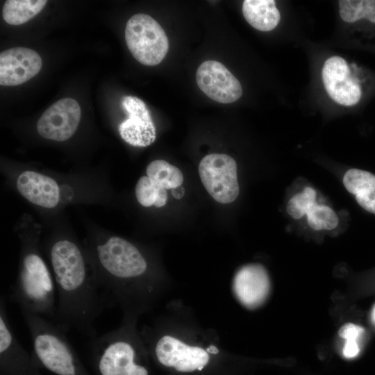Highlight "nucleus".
<instances>
[{"mask_svg":"<svg viewBox=\"0 0 375 375\" xmlns=\"http://www.w3.org/2000/svg\"><path fill=\"white\" fill-rule=\"evenodd\" d=\"M49 254L57 295L53 322L66 333L74 330L90 339L95 338L97 319L112 306L94 274H89L80 247L69 240H59L51 245Z\"/></svg>","mask_w":375,"mask_h":375,"instance_id":"1","label":"nucleus"},{"mask_svg":"<svg viewBox=\"0 0 375 375\" xmlns=\"http://www.w3.org/2000/svg\"><path fill=\"white\" fill-rule=\"evenodd\" d=\"M94 254L99 269L94 273L101 290L112 306H120L123 322H135L158 289L147 278V259L136 246L117 236L97 244Z\"/></svg>","mask_w":375,"mask_h":375,"instance_id":"2","label":"nucleus"},{"mask_svg":"<svg viewBox=\"0 0 375 375\" xmlns=\"http://www.w3.org/2000/svg\"><path fill=\"white\" fill-rule=\"evenodd\" d=\"M135 324L122 322L119 327L91 339L100 375H149L138 362L144 344Z\"/></svg>","mask_w":375,"mask_h":375,"instance_id":"3","label":"nucleus"},{"mask_svg":"<svg viewBox=\"0 0 375 375\" xmlns=\"http://www.w3.org/2000/svg\"><path fill=\"white\" fill-rule=\"evenodd\" d=\"M140 336L160 364L180 372L202 370L212 353L210 348L185 342L158 328H147Z\"/></svg>","mask_w":375,"mask_h":375,"instance_id":"4","label":"nucleus"},{"mask_svg":"<svg viewBox=\"0 0 375 375\" xmlns=\"http://www.w3.org/2000/svg\"><path fill=\"white\" fill-rule=\"evenodd\" d=\"M126 45L133 56L141 64H159L169 49V40L161 26L151 16L135 14L126 23Z\"/></svg>","mask_w":375,"mask_h":375,"instance_id":"5","label":"nucleus"},{"mask_svg":"<svg viewBox=\"0 0 375 375\" xmlns=\"http://www.w3.org/2000/svg\"><path fill=\"white\" fill-rule=\"evenodd\" d=\"M203 185L217 202L229 203L239 194L237 164L231 156L223 153L206 156L199 165Z\"/></svg>","mask_w":375,"mask_h":375,"instance_id":"6","label":"nucleus"},{"mask_svg":"<svg viewBox=\"0 0 375 375\" xmlns=\"http://www.w3.org/2000/svg\"><path fill=\"white\" fill-rule=\"evenodd\" d=\"M196 81L206 96L219 103H233L242 94L240 81L222 63L216 60L202 62L197 70Z\"/></svg>","mask_w":375,"mask_h":375,"instance_id":"7","label":"nucleus"},{"mask_svg":"<svg viewBox=\"0 0 375 375\" xmlns=\"http://www.w3.org/2000/svg\"><path fill=\"white\" fill-rule=\"evenodd\" d=\"M81 116L78 103L72 98H63L43 112L37 123V131L44 138L65 141L76 131Z\"/></svg>","mask_w":375,"mask_h":375,"instance_id":"8","label":"nucleus"},{"mask_svg":"<svg viewBox=\"0 0 375 375\" xmlns=\"http://www.w3.org/2000/svg\"><path fill=\"white\" fill-rule=\"evenodd\" d=\"M322 78L327 94L335 103L353 106L360 100V84L351 75L343 58L333 56L326 59L322 67Z\"/></svg>","mask_w":375,"mask_h":375,"instance_id":"9","label":"nucleus"},{"mask_svg":"<svg viewBox=\"0 0 375 375\" xmlns=\"http://www.w3.org/2000/svg\"><path fill=\"white\" fill-rule=\"evenodd\" d=\"M122 106L128 117L119 125L121 138L133 147L151 144L156 140V128L145 103L138 97L125 96Z\"/></svg>","mask_w":375,"mask_h":375,"instance_id":"10","label":"nucleus"},{"mask_svg":"<svg viewBox=\"0 0 375 375\" xmlns=\"http://www.w3.org/2000/svg\"><path fill=\"white\" fill-rule=\"evenodd\" d=\"M232 290L238 301L248 309L264 303L270 292V280L265 268L257 263L241 267L235 274Z\"/></svg>","mask_w":375,"mask_h":375,"instance_id":"11","label":"nucleus"},{"mask_svg":"<svg viewBox=\"0 0 375 375\" xmlns=\"http://www.w3.org/2000/svg\"><path fill=\"white\" fill-rule=\"evenodd\" d=\"M42 58L35 51L15 47L0 53V84L14 86L30 80L40 71Z\"/></svg>","mask_w":375,"mask_h":375,"instance_id":"12","label":"nucleus"},{"mask_svg":"<svg viewBox=\"0 0 375 375\" xmlns=\"http://www.w3.org/2000/svg\"><path fill=\"white\" fill-rule=\"evenodd\" d=\"M17 188L28 201L44 208H54L60 199L56 182L49 176L33 171L22 172L17 178Z\"/></svg>","mask_w":375,"mask_h":375,"instance_id":"13","label":"nucleus"},{"mask_svg":"<svg viewBox=\"0 0 375 375\" xmlns=\"http://www.w3.org/2000/svg\"><path fill=\"white\" fill-rule=\"evenodd\" d=\"M343 183L349 192L355 195L358 203L367 211L375 214V176L358 169H350L343 176Z\"/></svg>","mask_w":375,"mask_h":375,"instance_id":"14","label":"nucleus"},{"mask_svg":"<svg viewBox=\"0 0 375 375\" xmlns=\"http://www.w3.org/2000/svg\"><path fill=\"white\" fill-rule=\"evenodd\" d=\"M242 13L246 21L261 31L274 29L281 19V14L274 0H244Z\"/></svg>","mask_w":375,"mask_h":375,"instance_id":"15","label":"nucleus"},{"mask_svg":"<svg viewBox=\"0 0 375 375\" xmlns=\"http://www.w3.org/2000/svg\"><path fill=\"white\" fill-rule=\"evenodd\" d=\"M47 3L46 0H8L3 7V18L10 25L22 24L38 15Z\"/></svg>","mask_w":375,"mask_h":375,"instance_id":"16","label":"nucleus"},{"mask_svg":"<svg viewBox=\"0 0 375 375\" xmlns=\"http://www.w3.org/2000/svg\"><path fill=\"white\" fill-rule=\"evenodd\" d=\"M147 176L165 190L176 188L183 183L181 170L164 160H156L147 167Z\"/></svg>","mask_w":375,"mask_h":375,"instance_id":"17","label":"nucleus"},{"mask_svg":"<svg viewBox=\"0 0 375 375\" xmlns=\"http://www.w3.org/2000/svg\"><path fill=\"white\" fill-rule=\"evenodd\" d=\"M339 14L347 23L365 19L375 23V0H340Z\"/></svg>","mask_w":375,"mask_h":375,"instance_id":"18","label":"nucleus"},{"mask_svg":"<svg viewBox=\"0 0 375 375\" xmlns=\"http://www.w3.org/2000/svg\"><path fill=\"white\" fill-rule=\"evenodd\" d=\"M167 190L159 187L147 176H142L135 186V196L138 202L144 207L165 205L167 199Z\"/></svg>","mask_w":375,"mask_h":375,"instance_id":"19","label":"nucleus"},{"mask_svg":"<svg viewBox=\"0 0 375 375\" xmlns=\"http://www.w3.org/2000/svg\"><path fill=\"white\" fill-rule=\"evenodd\" d=\"M306 215L308 226L313 230H332L339 223L337 214L325 205L315 203L308 208Z\"/></svg>","mask_w":375,"mask_h":375,"instance_id":"20","label":"nucleus"},{"mask_svg":"<svg viewBox=\"0 0 375 375\" xmlns=\"http://www.w3.org/2000/svg\"><path fill=\"white\" fill-rule=\"evenodd\" d=\"M364 333L365 329L353 323H346L340 328L339 336L344 340L342 348L344 358H353L359 354V343Z\"/></svg>","mask_w":375,"mask_h":375,"instance_id":"21","label":"nucleus"},{"mask_svg":"<svg viewBox=\"0 0 375 375\" xmlns=\"http://www.w3.org/2000/svg\"><path fill=\"white\" fill-rule=\"evenodd\" d=\"M316 199V192L311 187H306L302 192L296 194L288 202L286 210L288 215L294 219L302 218L314 204Z\"/></svg>","mask_w":375,"mask_h":375,"instance_id":"22","label":"nucleus"},{"mask_svg":"<svg viewBox=\"0 0 375 375\" xmlns=\"http://www.w3.org/2000/svg\"><path fill=\"white\" fill-rule=\"evenodd\" d=\"M184 193L185 190L181 185L172 189V194L176 199H181L184 195Z\"/></svg>","mask_w":375,"mask_h":375,"instance_id":"23","label":"nucleus"},{"mask_svg":"<svg viewBox=\"0 0 375 375\" xmlns=\"http://www.w3.org/2000/svg\"><path fill=\"white\" fill-rule=\"evenodd\" d=\"M370 317L372 324L375 326V303L372 308Z\"/></svg>","mask_w":375,"mask_h":375,"instance_id":"24","label":"nucleus"}]
</instances>
